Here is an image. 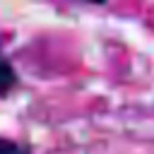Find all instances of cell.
Instances as JSON below:
<instances>
[{
	"label": "cell",
	"mask_w": 154,
	"mask_h": 154,
	"mask_svg": "<svg viewBox=\"0 0 154 154\" xmlns=\"http://www.w3.org/2000/svg\"><path fill=\"white\" fill-rule=\"evenodd\" d=\"M0 154H31V149L24 142H14L7 137H0Z\"/></svg>",
	"instance_id": "cell-2"
},
{
	"label": "cell",
	"mask_w": 154,
	"mask_h": 154,
	"mask_svg": "<svg viewBox=\"0 0 154 154\" xmlns=\"http://www.w3.org/2000/svg\"><path fill=\"white\" fill-rule=\"evenodd\" d=\"M82 2H89V5H106L108 0H82Z\"/></svg>",
	"instance_id": "cell-3"
},
{
	"label": "cell",
	"mask_w": 154,
	"mask_h": 154,
	"mask_svg": "<svg viewBox=\"0 0 154 154\" xmlns=\"http://www.w3.org/2000/svg\"><path fill=\"white\" fill-rule=\"evenodd\" d=\"M17 84H19V77L12 67V63L5 55H0V96H7Z\"/></svg>",
	"instance_id": "cell-1"
}]
</instances>
